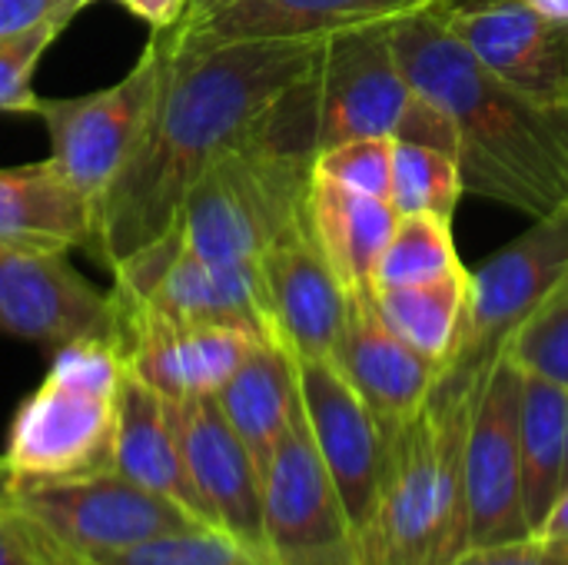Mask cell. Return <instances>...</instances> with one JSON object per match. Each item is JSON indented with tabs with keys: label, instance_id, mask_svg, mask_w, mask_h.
Here are the masks:
<instances>
[{
	"label": "cell",
	"instance_id": "3",
	"mask_svg": "<svg viewBox=\"0 0 568 565\" xmlns=\"http://www.w3.org/2000/svg\"><path fill=\"white\" fill-rule=\"evenodd\" d=\"M479 380L439 373L423 410L383 433V486L363 565H446L469 549L466 433Z\"/></svg>",
	"mask_w": 568,
	"mask_h": 565
},
{
	"label": "cell",
	"instance_id": "21",
	"mask_svg": "<svg viewBox=\"0 0 568 565\" xmlns=\"http://www.w3.org/2000/svg\"><path fill=\"white\" fill-rule=\"evenodd\" d=\"M97 210L50 160L0 170V243L27 250H90Z\"/></svg>",
	"mask_w": 568,
	"mask_h": 565
},
{
	"label": "cell",
	"instance_id": "26",
	"mask_svg": "<svg viewBox=\"0 0 568 565\" xmlns=\"http://www.w3.org/2000/svg\"><path fill=\"white\" fill-rule=\"evenodd\" d=\"M466 296L469 273L456 270L436 283L376 290V310L396 336H403L416 353L443 370L459 336Z\"/></svg>",
	"mask_w": 568,
	"mask_h": 565
},
{
	"label": "cell",
	"instance_id": "31",
	"mask_svg": "<svg viewBox=\"0 0 568 565\" xmlns=\"http://www.w3.org/2000/svg\"><path fill=\"white\" fill-rule=\"evenodd\" d=\"M73 17L67 13H50L23 30L0 33V110L13 113H33L37 110V93H33V70L40 57L50 50V43L70 27Z\"/></svg>",
	"mask_w": 568,
	"mask_h": 565
},
{
	"label": "cell",
	"instance_id": "29",
	"mask_svg": "<svg viewBox=\"0 0 568 565\" xmlns=\"http://www.w3.org/2000/svg\"><path fill=\"white\" fill-rule=\"evenodd\" d=\"M523 373L568 390V276L536 306L503 350Z\"/></svg>",
	"mask_w": 568,
	"mask_h": 565
},
{
	"label": "cell",
	"instance_id": "34",
	"mask_svg": "<svg viewBox=\"0 0 568 565\" xmlns=\"http://www.w3.org/2000/svg\"><path fill=\"white\" fill-rule=\"evenodd\" d=\"M446 565H568L566 553L546 546L542 539H513L496 546H469Z\"/></svg>",
	"mask_w": 568,
	"mask_h": 565
},
{
	"label": "cell",
	"instance_id": "18",
	"mask_svg": "<svg viewBox=\"0 0 568 565\" xmlns=\"http://www.w3.org/2000/svg\"><path fill=\"white\" fill-rule=\"evenodd\" d=\"M260 266L273 336L293 360H333L346 330L349 293L320 253L306 216L263 253Z\"/></svg>",
	"mask_w": 568,
	"mask_h": 565
},
{
	"label": "cell",
	"instance_id": "17",
	"mask_svg": "<svg viewBox=\"0 0 568 565\" xmlns=\"http://www.w3.org/2000/svg\"><path fill=\"white\" fill-rule=\"evenodd\" d=\"M170 410L210 526L270 565L263 539V476L243 440L226 423L216 396L170 400Z\"/></svg>",
	"mask_w": 568,
	"mask_h": 565
},
{
	"label": "cell",
	"instance_id": "19",
	"mask_svg": "<svg viewBox=\"0 0 568 565\" xmlns=\"http://www.w3.org/2000/svg\"><path fill=\"white\" fill-rule=\"evenodd\" d=\"M439 0H216L186 13L173 37L183 47L233 40H329L346 30L393 23Z\"/></svg>",
	"mask_w": 568,
	"mask_h": 565
},
{
	"label": "cell",
	"instance_id": "36",
	"mask_svg": "<svg viewBox=\"0 0 568 565\" xmlns=\"http://www.w3.org/2000/svg\"><path fill=\"white\" fill-rule=\"evenodd\" d=\"M116 3L126 7L143 23H150L153 30L176 27L183 20V13L190 10V0H116Z\"/></svg>",
	"mask_w": 568,
	"mask_h": 565
},
{
	"label": "cell",
	"instance_id": "11",
	"mask_svg": "<svg viewBox=\"0 0 568 565\" xmlns=\"http://www.w3.org/2000/svg\"><path fill=\"white\" fill-rule=\"evenodd\" d=\"M263 539L270 565H363L346 506L306 426L303 400L263 470Z\"/></svg>",
	"mask_w": 568,
	"mask_h": 565
},
{
	"label": "cell",
	"instance_id": "6",
	"mask_svg": "<svg viewBox=\"0 0 568 565\" xmlns=\"http://www.w3.org/2000/svg\"><path fill=\"white\" fill-rule=\"evenodd\" d=\"M313 160L266 137L223 153L186 193L173 233L183 250L220 263H260L306 216Z\"/></svg>",
	"mask_w": 568,
	"mask_h": 565
},
{
	"label": "cell",
	"instance_id": "32",
	"mask_svg": "<svg viewBox=\"0 0 568 565\" xmlns=\"http://www.w3.org/2000/svg\"><path fill=\"white\" fill-rule=\"evenodd\" d=\"M393 153H396L393 137H356V140H343V143L316 153L313 173L329 183H339L353 193L389 200Z\"/></svg>",
	"mask_w": 568,
	"mask_h": 565
},
{
	"label": "cell",
	"instance_id": "20",
	"mask_svg": "<svg viewBox=\"0 0 568 565\" xmlns=\"http://www.w3.org/2000/svg\"><path fill=\"white\" fill-rule=\"evenodd\" d=\"M333 363L363 396L383 433L413 420L439 380V366L386 326L376 296H349V316Z\"/></svg>",
	"mask_w": 568,
	"mask_h": 565
},
{
	"label": "cell",
	"instance_id": "5",
	"mask_svg": "<svg viewBox=\"0 0 568 565\" xmlns=\"http://www.w3.org/2000/svg\"><path fill=\"white\" fill-rule=\"evenodd\" d=\"M126 356L120 336L57 350L43 383L20 403L0 486L57 483L113 466Z\"/></svg>",
	"mask_w": 568,
	"mask_h": 565
},
{
	"label": "cell",
	"instance_id": "30",
	"mask_svg": "<svg viewBox=\"0 0 568 565\" xmlns=\"http://www.w3.org/2000/svg\"><path fill=\"white\" fill-rule=\"evenodd\" d=\"M90 565H266L213 526L180 529Z\"/></svg>",
	"mask_w": 568,
	"mask_h": 565
},
{
	"label": "cell",
	"instance_id": "7",
	"mask_svg": "<svg viewBox=\"0 0 568 565\" xmlns=\"http://www.w3.org/2000/svg\"><path fill=\"white\" fill-rule=\"evenodd\" d=\"M170 27L153 30L140 60L123 80L80 97L37 100L33 113L50 133L53 163L77 183V190L93 203V210L143 143L170 70Z\"/></svg>",
	"mask_w": 568,
	"mask_h": 565
},
{
	"label": "cell",
	"instance_id": "40",
	"mask_svg": "<svg viewBox=\"0 0 568 565\" xmlns=\"http://www.w3.org/2000/svg\"><path fill=\"white\" fill-rule=\"evenodd\" d=\"M0 483H3V466H0Z\"/></svg>",
	"mask_w": 568,
	"mask_h": 565
},
{
	"label": "cell",
	"instance_id": "12",
	"mask_svg": "<svg viewBox=\"0 0 568 565\" xmlns=\"http://www.w3.org/2000/svg\"><path fill=\"white\" fill-rule=\"evenodd\" d=\"M523 370L503 353L483 373L466 433V509L469 546L529 539L523 493Z\"/></svg>",
	"mask_w": 568,
	"mask_h": 565
},
{
	"label": "cell",
	"instance_id": "24",
	"mask_svg": "<svg viewBox=\"0 0 568 565\" xmlns=\"http://www.w3.org/2000/svg\"><path fill=\"white\" fill-rule=\"evenodd\" d=\"M216 403L263 476L300 406L296 360L280 340H260L240 370L223 383Z\"/></svg>",
	"mask_w": 568,
	"mask_h": 565
},
{
	"label": "cell",
	"instance_id": "4",
	"mask_svg": "<svg viewBox=\"0 0 568 565\" xmlns=\"http://www.w3.org/2000/svg\"><path fill=\"white\" fill-rule=\"evenodd\" d=\"M273 137L310 160L356 137H393L456 157L453 127L409 83L393 50L389 23L329 37L313 70L283 100Z\"/></svg>",
	"mask_w": 568,
	"mask_h": 565
},
{
	"label": "cell",
	"instance_id": "39",
	"mask_svg": "<svg viewBox=\"0 0 568 565\" xmlns=\"http://www.w3.org/2000/svg\"><path fill=\"white\" fill-rule=\"evenodd\" d=\"M568 490V453H566V486H562V493Z\"/></svg>",
	"mask_w": 568,
	"mask_h": 565
},
{
	"label": "cell",
	"instance_id": "8",
	"mask_svg": "<svg viewBox=\"0 0 568 565\" xmlns=\"http://www.w3.org/2000/svg\"><path fill=\"white\" fill-rule=\"evenodd\" d=\"M110 293L123 306H143L170 320L236 326L260 340H276L263 266L203 260L183 250L173 230L120 260Z\"/></svg>",
	"mask_w": 568,
	"mask_h": 565
},
{
	"label": "cell",
	"instance_id": "14",
	"mask_svg": "<svg viewBox=\"0 0 568 565\" xmlns=\"http://www.w3.org/2000/svg\"><path fill=\"white\" fill-rule=\"evenodd\" d=\"M303 416L320 460L346 506L359 556L376 523L386 440L383 426L333 360H296Z\"/></svg>",
	"mask_w": 568,
	"mask_h": 565
},
{
	"label": "cell",
	"instance_id": "1",
	"mask_svg": "<svg viewBox=\"0 0 568 565\" xmlns=\"http://www.w3.org/2000/svg\"><path fill=\"white\" fill-rule=\"evenodd\" d=\"M173 37V27H170ZM326 40H233L183 47L133 160L97 206L90 253L110 270L160 240L193 183L230 150L270 133L286 93L313 70Z\"/></svg>",
	"mask_w": 568,
	"mask_h": 565
},
{
	"label": "cell",
	"instance_id": "33",
	"mask_svg": "<svg viewBox=\"0 0 568 565\" xmlns=\"http://www.w3.org/2000/svg\"><path fill=\"white\" fill-rule=\"evenodd\" d=\"M0 565H87L0 486Z\"/></svg>",
	"mask_w": 568,
	"mask_h": 565
},
{
	"label": "cell",
	"instance_id": "9",
	"mask_svg": "<svg viewBox=\"0 0 568 565\" xmlns=\"http://www.w3.org/2000/svg\"><path fill=\"white\" fill-rule=\"evenodd\" d=\"M568 276V203L539 216L509 246L469 273V296L453 356L439 373L483 376L513 333Z\"/></svg>",
	"mask_w": 568,
	"mask_h": 565
},
{
	"label": "cell",
	"instance_id": "35",
	"mask_svg": "<svg viewBox=\"0 0 568 565\" xmlns=\"http://www.w3.org/2000/svg\"><path fill=\"white\" fill-rule=\"evenodd\" d=\"M63 0H0V33L23 30L60 10ZM63 13V10H60Z\"/></svg>",
	"mask_w": 568,
	"mask_h": 565
},
{
	"label": "cell",
	"instance_id": "37",
	"mask_svg": "<svg viewBox=\"0 0 568 565\" xmlns=\"http://www.w3.org/2000/svg\"><path fill=\"white\" fill-rule=\"evenodd\" d=\"M536 10L549 13V17H559V20H568V0H529Z\"/></svg>",
	"mask_w": 568,
	"mask_h": 565
},
{
	"label": "cell",
	"instance_id": "13",
	"mask_svg": "<svg viewBox=\"0 0 568 565\" xmlns=\"http://www.w3.org/2000/svg\"><path fill=\"white\" fill-rule=\"evenodd\" d=\"M0 330L63 350L80 340L120 336L113 293L97 290L60 250L0 243Z\"/></svg>",
	"mask_w": 568,
	"mask_h": 565
},
{
	"label": "cell",
	"instance_id": "16",
	"mask_svg": "<svg viewBox=\"0 0 568 565\" xmlns=\"http://www.w3.org/2000/svg\"><path fill=\"white\" fill-rule=\"evenodd\" d=\"M116 313L126 370L166 400L216 396L260 343L236 326L183 323L143 306L116 303Z\"/></svg>",
	"mask_w": 568,
	"mask_h": 565
},
{
	"label": "cell",
	"instance_id": "22",
	"mask_svg": "<svg viewBox=\"0 0 568 565\" xmlns=\"http://www.w3.org/2000/svg\"><path fill=\"white\" fill-rule=\"evenodd\" d=\"M113 470L156 496H166L180 509H186L200 526H210V516L196 496L190 480L183 446L176 436L170 400L160 396L153 386L136 380L126 370L120 390V420H116V443H113Z\"/></svg>",
	"mask_w": 568,
	"mask_h": 565
},
{
	"label": "cell",
	"instance_id": "23",
	"mask_svg": "<svg viewBox=\"0 0 568 565\" xmlns=\"http://www.w3.org/2000/svg\"><path fill=\"white\" fill-rule=\"evenodd\" d=\"M396 220L389 200L353 193L316 173L310 176L306 226L349 296H376V270Z\"/></svg>",
	"mask_w": 568,
	"mask_h": 565
},
{
	"label": "cell",
	"instance_id": "27",
	"mask_svg": "<svg viewBox=\"0 0 568 565\" xmlns=\"http://www.w3.org/2000/svg\"><path fill=\"white\" fill-rule=\"evenodd\" d=\"M463 173L453 153L426 147V143H403L396 140L393 153V183H389V206L396 216H456L463 200Z\"/></svg>",
	"mask_w": 568,
	"mask_h": 565
},
{
	"label": "cell",
	"instance_id": "25",
	"mask_svg": "<svg viewBox=\"0 0 568 565\" xmlns=\"http://www.w3.org/2000/svg\"><path fill=\"white\" fill-rule=\"evenodd\" d=\"M519 443H523V493L526 516L532 533L546 523L566 486L568 453V390L523 373V413H519Z\"/></svg>",
	"mask_w": 568,
	"mask_h": 565
},
{
	"label": "cell",
	"instance_id": "2",
	"mask_svg": "<svg viewBox=\"0 0 568 565\" xmlns=\"http://www.w3.org/2000/svg\"><path fill=\"white\" fill-rule=\"evenodd\" d=\"M409 83L443 110L466 193L532 220L568 203V110H549L493 77L446 20V0L389 23Z\"/></svg>",
	"mask_w": 568,
	"mask_h": 565
},
{
	"label": "cell",
	"instance_id": "28",
	"mask_svg": "<svg viewBox=\"0 0 568 565\" xmlns=\"http://www.w3.org/2000/svg\"><path fill=\"white\" fill-rule=\"evenodd\" d=\"M456 270H463V263L453 243L449 220L426 213L399 216L376 270V290L436 283Z\"/></svg>",
	"mask_w": 568,
	"mask_h": 565
},
{
	"label": "cell",
	"instance_id": "15",
	"mask_svg": "<svg viewBox=\"0 0 568 565\" xmlns=\"http://www.w3.org/2000/svg\"><path fill=\"white\" fill-rule=\"evenodd\" d=\"M446 20L493 77L539 107L568 110V20L536 10L529 0L473 7L446 0Z\"/></svg>",
	"mask_w": 568,
	"mask_h": 565
},
{
	"label": "cell",
	"instance_id": "38",
	"mask_svg": "<svg viewBox=\"0 0 568 565\" xmlns=\"http://www.w3.org/2000/svg\"><path fill=\"white\" fill-rule=\"evenodd\" d=\"M210 3H216V0H190V10L186 13H193V10H203V7H210ZM183 13V17H186Z\"/></svg>",
	"mask_w": 568,
	"mask_h": 565
},
{
	"label": "cell",
	"instance_id": "10",
	"mask_svg": "<svg viewBox=\"0 0 568 565\" xmlns=\"http://www.w3.org/2000/svg\"><path fill=\"white\" fill-rule=\"evenodd\" d=\"M3 490L67 553L87 565L143 546L150 539L200 526L186 509L120 476L113 466L73 480Z\"/></svg>",
	"mask_w": 568,
	"mask_h": 565
}]
</instances>
